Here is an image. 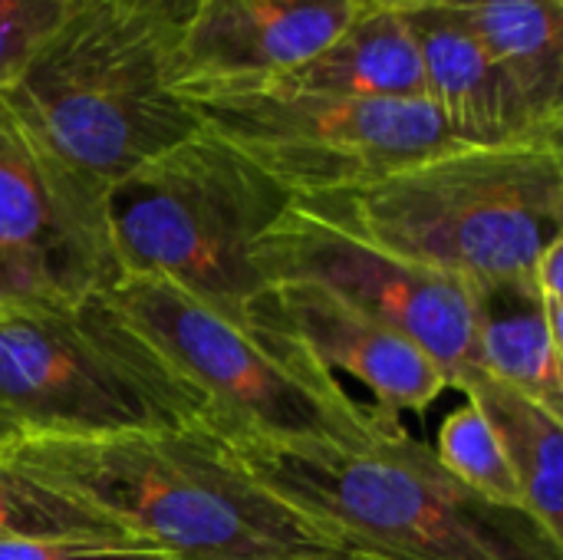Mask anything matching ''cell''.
Here are the masks:
<instances>
[{
    "instance_id": "obj_1",
    "label": "cell",
    "mask_w": 563,
    "mask_h": 560,
    "mask_svg": "<svg viewBox=\"0 0 563 560\" xmlns=\"http://www.w3.org/2000/svg\"><path fill=\"white\" fill-rule=\"evenodd\" d=\"M0 459L172 560L343 551L320 525L254 485L205 419L178 429L26 439L0 449Z\"/></svg>"
},
{
    "instance_id": "obj_2",
    "label": "cell",
    "mask_w": 563,
    "mask_h": 560,
    "mask_svg": "<svg viewBox=\"0 0 563 560\" xmlns=\"http://www.w3.org/2000/svg\"><path fill=\"white\" fill-rule=\"evenodd\" d=\"M228 459L343 548L393 560H563V541L525 512L459 482L402 429L379 419L356 449L218 436Z\"/></svg>"
},
{
    "instance_id": "obj_3",
    "label": "cell",
    "mask_w": 563,
    "mask_h": 560,
    "mask_svg": "<svg viewBox=\"0 0 563 560\" xmlns=\"http://www.w3.org/2000/svg\"><path fill=\"white\" fill-rule=\"evenodd\" d=\"M30 139L106 191L201 132L172 79V43L109 0H79L0 89Z\"/></svg>"
},
{
    "instance_id": "obj_4",
    "label": "cell",
    "mask_w": 563,
    "mask_h": 560,
    "mask_svg": "<svg viewBox=\"0 0 563 560\" xmlns=\"http://www.w3.org/2000/svg\"><path fill=\"white\" fill-rule=\"evenodd\" d=\"M323 198L376 244L468 290L531 281L538 257L563 241V142L452 145Z\"/></svg>"
},
{
    "instance_id": "obj_5",
    "label": "cell",
    "mask_w": 563,
    "mask_h": 560,
    "mask_svg": "<svg viewBox=\"0 0 563 560\" xmlns=\"http://www.w3.org/2000/svg\"><path fill=\"white\" fill-rule=\"evenodd\" d=\"M201 419L198 389L106 290L0 300V449Z\"/></svg>"
},
{
    "instance_id": "obj_6",
    "label": "cell",
    "mask_w": 563,
    "mask_h": 560,
    "mask_svg": "<svg viewBox=\"0 0 563 560\" xmlns=\"http://www.w3.org/2000/svg\"><path fill=\"white\" fill-rule=\"evenodd\" d=\"M287 205L277 182L208 132L135 168L102 198L119 277H165L244 323L267 287L254 244Z\"/></svg>"
},
{
    "instance_id": "obj_7",
    "label": "cell",
    "mask_w": 563,
    "mask_h": 560,
    "mask_svg": "<svg viewBox=\"0 0 563 560\" xmlns=\"http://www.w3.org/2000/svg\"><path fill=\"white\" fill-rule=\"evenodd\" d=\"M106 294L198 389L205 426L218 436L356 449L383 419L307 353L261 337L165 277L125 274Z\"/></svg>"
},
{
    "instance_id": "obj_8",
    "label": "cell",
    "mask_w": 563,
    "mask_h": 560,
    "mask_svg": "<svg viewBox=\"0 0 563 560\" xmlns=\"http://www.w3.org/2000/svg\"><path fill=\"white\" fill-rule=\"evenodd\" d=\"M175 89L201 132L241 152L290 198L360 191L459 145L426 99H336L274 83Z\"/></svg>"
},
{
    "instance_id": "obj_9",
    "label": "cell",
    "mask_w": 563,
    "mask_h": 560,
    "mask_svg": "<svg viewBox=\"0 0 563 560\" xmlns=\"http://www.w3.org/2000/svg\"><path fill=\"white\" fill-rule=\"evenodd\" d=\"M254 264L271 281H310L376 323L416 343L459 389L482 370L475 350V300L455 277L402 257L353 228L330 198H290L254 244Z\"/></svg>"
},
{
    "instance_id": "obj_10",
    "label": "cell",
    "mask_w": 563,
    "mask_h": 560,
    "mask_svg": "<svg viewBox=\"0 0 563 560\" xmlns=\"http://www.w3.org/2000/svg\"><path fill=\"white\" fill-rule=\"evenodd\" d=\"M247 323L307 353L336 380H356L369 396L366 406L386 419L426 413L449 389L439 363L416 343L310 281H271L251 300Z\"/></svg>"
},
{
    "instance_id": "obj_11",
    "label": "cell",
    "mask_w": 563,
    "mask_h": 560,
    "mask_svg": "<svg viewBox=\"0 0 563 560\" xmlns=\"http://www.w3.org/2000/svg\"><path fill=\"white\" fill-rule=\"evenodd\" d=\"M0 244L36 264L59 294L119 281L102 195L63 172L0 99Z\"/></svg>"
},
{
    "instance_id": "obj_12",
    "label": "cell",
    "mask_w": 563,
    "mask_h": 560,
    "mask_svg": "<svg viewBox=\"0 0 563 560\" xmlns=\"http://www.w3.org/2000/svg\"><path fill=\"white\" fill-rule=\"evenodd\" d=\"M353 17L346 0H198L172 46L175 86L257 83L327 46Z\"/></svg>"
},
{
    "instance_id": "obj_13",
    "label": "cell",
    "mask_w": 563,
    "mask_h": 560,
    "mask_svg": "<svg viewBox=\"0 0 563 560\" xmlns=\"http://www.w3.org/2000/svg\"><path fill=\"white\" fill-rule=\"evenodd\" d=\"M402 13L419 50L422 96L459 145L563 142L442 3L412 0Z\"/></svg>"
},
{
    "instance_id": "obj_14",
    "label": "cell",
    "mask_w": 563,
    "mask_h": 560,
    "mask_svg": "<svg viewBox=\"0 0 563 560\" xmlns=\"http://www.w3.org/2000/svg\"><path fill=\"white\" fill-rule=\"evenodd\" d=\"M257 83L336 99H426L419 50L402 7L353 13L313 56Z\"/></svg>"
},
{
    "instance_id": "obj_15",
    "label": "cell",
    "mask_w": 563,
    "mask_h": 560,
    "mask_svg": "<svg viewBox=\"0 0 563 560\" xmlns=\"http://www.w3.org/2000/svg\"><path fill=\"white\" fill-rule=\"evenodd\" d=\"M505 69L534 116L563 132V0H435Z\"/></svg>"
},
{
    "instance_id": "obj_16",
    "label": "cell",
    "mask_w": 563,
    "mask_h": 560,
    "mask_svg": "<svg viewBox=\"0 0 563 560\" xmlns=\"http://www.w3.org/2000/svg\"><path fill=\"white\" fill-rule=\"evenodd\" d=\"M475 350L488 376L563 416V340L551 333L531 281L472 290Z\"/></svg>"
},
{
    "instance_id": "obj_17",
    "label": "cell",
    "mask_w": 563,
    "mask_h": 560,
    "mask_svg": "<svg viewBox=\"0 0 563 560\" xmlns=\"http://www.w3.org/2000/svg\"><path fill=\"white\" fill-rule=\"evenodd\" d=\"M459 393L485 416L501 442L505 459L521 485L525 508L563 541V416L551 413L528 393L488 376L472 373Z\"/></svg>"
},
{
    "instance_id": "obj_18",
    "label": "cell",
    "mask_w": 563,
    "mask_h": 560,
    "mask_svg": "<svg viewBox=\"0 0 563 560\" xmlns=\"http://www.w3.org/2000/svg\"><path fill=\"white\" fill-rule=\"evenodd\" d=\"M0 538H125L92 508L0 459ZM132 541V538H125Z\"/></svg>"
},
{
    "instance_id": "obj_19",
    "label": "cell",
    "mask_w": 563,
    "mask_h": 560,
    "mask_svg": "<svg viewBox=\"0 0 563 560\" xmlns=\"http://www.w3.org/2000/svg\"><path fill=\"white\" fill-rule=\"evenodd\" d=\"M435 455L459 482H465L478 495H485L498 505H508V508H525L521 485L515 479L511 462L501 452L498 436L492 432L485 416L468 399L439 429Z\"/></svg>"
},
{
    "instance_id": "obj_20",
    "label": "cell",
    "mask_w": 563,
    "mask_h": 560,
    "mask_svg": "<svg viewBox=\"0 0 563 560\" xmlns=\"http://www.w3.org/2000/svg\"><path fill=\"white\" fill-rule=\"evenodd\" d=\"M79 0H0V89L56 33Z\"/></svg>"
},
{
    "instance_id": "obj_21",
    "label": "cell",
    "mask_w": 563,
    "mask_h": 560,
    "mask_svg": "<svg viewBox=\"0 0 563 560\" xmlns=\"http://www.w3.org/2000/svg\"><path fill=\"white\" fill-rule=\"evenodd\" d=\"M0 560H172L125 538H0Z\"/></svg>"
},
{
    "instance_id": "obj_22",
    "label": "cell",
    "mask_w": 563,
    "mask_h": 560,
    "mask_svg": "<svg viewBox=\"0 0 563 560\" xmlns=\"http://www.w3.org/2000/svg\"><path fill=\"white\" fill-rule=\"evenodd\" d=\"M109 3L125 10L129 17L148 23L172 46L185 33V26L191 23V17L198 10V0H109Z\"/></svg>"
},
{
    "instance_id": "obj_23",
    "label": "cell",
    "mask_w": 563,
    "mask_h": 560,
    "mask_svg": "<svg viewBox=\"0 0 563 560\" xmlns=\"http://www.w3.org/2000/svg\"><path fill=\"white\" fill-rule=\"evenodd\" d=\"M40 294H59L49 277L30 264L26 257L7 251L0 244V300H23V297H40Z\"/></svg>"
},
{
    "instance_id": "obj_24",
    "label": "cell",
    "mask_w": 563,
    "mask_h": 560,
    "mask_svg": "<svg viewBox=\"0 0 563 560\" xmlns=\"http://www.w3.org/2000/svg\"><path fill=\"white\" fill-rule=\"evenodd\" d=\"M284 560H393L383 558V554H373V551H356V548H343V551H323V554H297V558Z\"/></svg>"
},
{
    "instance_id": "obj_25",
    "label": "cell",
    "mask_w": 563,
    "mask_h": 560,
    "mask_svg": "<svg viewBox=\"0 0 563 560\" xmlns=\"http://www.w3.org/2000/svg\"><path fill=\"white\" fill-rule=\"evenodd\" d=\"M406 3H412V0H346V7L353 13H360V10H383V7H406Z\"/></svg>"
}]
</instances>
